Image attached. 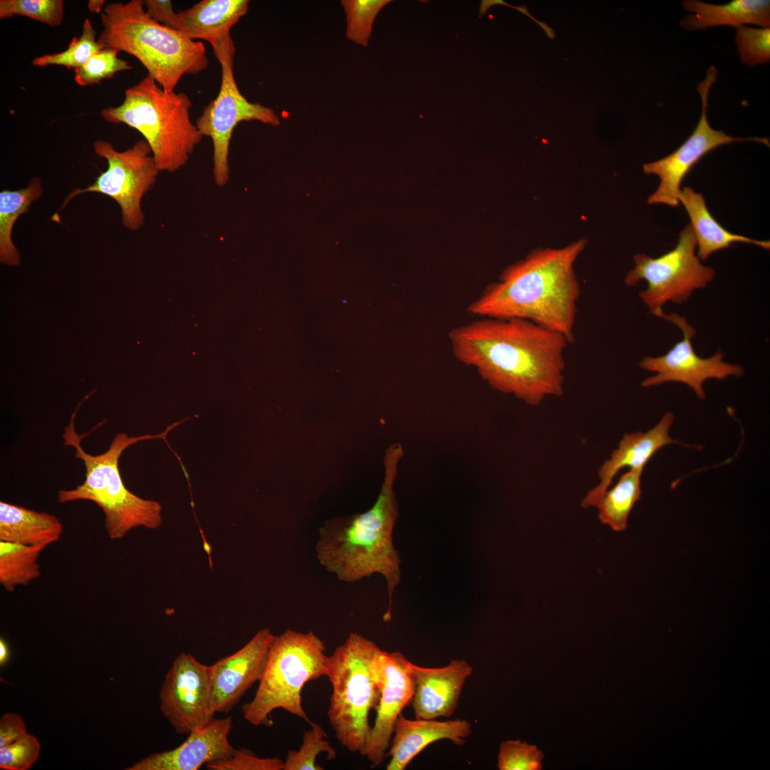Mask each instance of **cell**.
Here are the masks:
<instances>
[{"label":"cell","mask_w":770,"mask_h":770,"mask_svg":"<svg viewBox=\"0 0 770 770\" xmlns=\"http://www.w3.org/2000/svg\"><path fill=\"white\" fill-rule=\"evenodd\" d=\"M312 728L303 734L302 745L297 751L289 750L284 761L283 770H323L316 764L317 756L327 754L328 760L334 759L337 752L327 740V734L319 724L312 722Z\"/></svg>","instance_id":"obj_29"},{"label":"cell","mask_w":770,"mask_h":770,"mask_svg":"<svg viewBox=\"0 0 770 770\" xmlns=\"http://www.w3.org/2000/svg\"><path fill=\"white\" fill-rule=\"evenodd\" d=\"M644 468L629 469L615 485L608 488L595 507L600 521L617 532L627 526L629 515L642 494Z\"/></svg>","instance_id":"obj_26"},{"label":"cell","mask_w":770,"mask_h":770,"mask_svg":"<svg viewBox=\"0 0 770 770\" xmlns=\"http://www.w3.org/2000/svg\"><path fill=\"white\" fill-rule=\"evenodd\" d=\"M543 758L536 746L508 740L500 746L497 766L500 770H539Z\"/></svg>","instance_id":"obj_34"},{"label":"cell","mask_w":770,"mask_h":770,"mask_svg":"<svg viewBox=\"0 0 770 770\" xmlns=\"http://www.w3.org/2000/svg\"><path fill=\"white\" fill-rule=\"evenodd\" d=\"M98 41L136 58L165 91H174L184 75L197 74L209 64L206 48L151 19L144 1L107 4L100 14Z\"/></svg>","instance_id":"obj_5"},{"label":"cell","mask_w":770,"mask_h":770,"mask_svg":"<svg viewBox=\"0 0 770 770\" xmlns=\"http://www.w3.org/2000/svg\"><path fill=\"white\" fill-rule=\"evenodd\" d=\"M583 238L561 248H537L508 267L467 308L480 317L523 319L574 342L580 284L574 265Z\"/></svg>","instance_id":"obj_2"},{"label":"cell","mask_w":770,"mask_h":770,"mask_svg":"<svg viewBox=\"0 0 770 770\" xmlns=\"http://www.w3.org/2000/svg\"><path fill=\"white\" fill-rule=\"evenodd\" d=\"M411 662L401 652L383 650L371 662L381 696L376 707L374 724L360 754L368 759L372 767L384 761L396 722L402 710L411 704L414 692Z\"/></svg>","instance_id":"obj_15"},{"label":"cell","mask_w":770,"mask_h":770,"mask_svg":"<svg viewBox=\"0 0 770 770\" xmlns=\"http://www.w3.org/2000/svg\"><path fill=\"white\" fill-rule=\"evenodd\" d=\"M472 731L471 722L465 719L448 721L398 717L386 757L390 761L387 770H404L430 744L447 739L462 746Z\"/></svg>","instance_id":"obj_20"},{"label":"cell","mask_w":770,"mask_h":770,"mask_svg":"<svg viewBox=\"0 0 770 770\" xmlns=\"http://www.w3.org/2000/svg\"><path fill=\"white\" fill-rule=\"evenodd\" d=\"M685 10L692 11L681 21L682 27L689 30L705 29L714 26L736 27L743 24H756L763 28L770 26V1L732 0L717 5L700 1L682 2Z\"/></svg>","instance_id":"obj_22"},{"label":"cell","mask_w":770,"mask_h":770,"mask_svg":"<svg viewBox=\"0 0 770 770\" xmlns=\"http://www.w3.org/2000/svg\"><path fill=\"white\" fill-rule=\"evenodd\" d=\"M735 41L741 61L748 66L766 63L770 60V28L736 27Z\"/></svg>","instance_id":"obj_33"},{"label":"cell","mask_w":770,"mask_h":770,"mask_svg":"<svg viewBox=\"0 0 770 770\" xmlns=\"http://www.w3.org/2000/svg\"><path fill=\"white\" fill-rule=\"evenodd\" d=\"M389 0H343L346 15V36L352 41L366 46L371 34L374 21Z\"/></svg>","instance_id":"obj_31"},{"label":"cell","mask_w":770,"mask_h":770,"mask_svg":"<svg viewBox=\"0 0 770 770\" xmlns=\"http://www.w3.org/2000/svg\"><path fill=\"white\" fill-rule=\"evenodd\" d=\"M47 546L0 541V584L6 591L26 586L40 576L38 557Z\"/></svg>","instance_id":"obj_27"},{"label":"cell","mask_w":770,"mask_h":770,"mask_svg":"<svg viewBox=\"0 0 770 770\" xmlns=\"http://www.w3.org/2000/svg\"><path fill=\"white\" fill-rule=\"evenodd\" d=\"M381 649L373 641L351 632L328 656L332 693L327 712L337 739L350 752L361 753L369 736L370 710L376 709L381 690L371 662Z\"/></svg>","instance_id":"obj_8"},{"label":"cell","mask_w":770,"mask_h":770,"mask_svg":"<svg viewBox=\"0 0 770 770\" xmlns=\"http://www.w3.org/2000/svg\"><path fill=\"white\" fill-rule=\"evenodd\" d=\"M105 4L104 0H89L88 1V9L92 13L101 14L103 10V5Z\"/></svg>","instance_id":"obj_41"},{"label":"cell","mask_w":770,"mask_h":770,"mask_svg":"<svg viewBox=\"0 0 770 770\" xmlns=\"http://www.w3.org/2000/svg\"><path fill=\"white\" fill-rule=\"evenodd\" d=\"M93 148L98 156L107 160V170L92 185L72 190L58 212L80 194L102 193L119 205L123 225L130 230H138L144 222L142 198L154 185L160 172L150 145L145 140H139L131 148L118 151L111 143L99 140Z\"/></svg>","instance_id":"obj_11"},{"label":"cell","mask_w":770,"mask_h":770,"mask_svg":"<svg viewBox=\"0 0 770 770\" xmlns=\"http://www.w3.org/2000/svg\"><path fill=\"white\" fill-rule=\"evenodd\" d=\"M325 652L324 642L312 631L288 629L274 636L255 695L242 707L244 718L254 726L271 727L272 712L282 709L310 724L302 691L307 682L326 676Z\"/></svg>","instance_id":"obj_7"},{"label":"cell","mask_w":770,"mask_h":770,"mask_svg":"<svg viewBox=\"0 0 770 770\" xmlns=\"http://www.w3.org/2000/svg\"><path fill=\"white\" fill-rule=\"evenodd\" d=\"M414 692L411 702L416 719L450 717L473 667L466 659H453L442 667H424L411 662Z\"/></svg>","instance_id":"obj_19"},{"label":"cell","mask_w":770,"mask_h":770,"mask_svg":"<svg viewBox=\"0 0 770 770\" xmlns=\"http://www.w3.org/2000/svg\"><path fill=\"white\" fill-rule=\"evenodd\" d=\"M231 717L214 719L192 731L175 749L157 752L137 761L127 770H197L204 764L229 756L233 749L228 736Z\"/></svg>","instance_id":"obj_17"},{"label":"cell","mask_w":770,"mask_h":770,"mask_svg":"<svg viewBox=\"0 0 770 770\" xmlns=\"http://www.w3.org/2000/svg\"><path fill=\"white\" fill-rule=\"evenodd\" d=\"M144 9L149 17L172 29L177 12L173 10L171 1L145 0Z\"/></svg>","instance_id":"obj_38"},{"label":"cell","mask_w":770,"mask_h":770,"mask_svg":"<svg viewBox=\"0 0 770 770\" xmlns=\"http://www.w3.org/2000/svg\"><path fill=\"white\" fill-rule=\"evenodd\" d=\"M697 242L689 225L679 235L677 245L658 257L643 253L633 256L635 266L625 283L635 286L645 280L647 287L639 297L650 312L664 319L663 306L668 302H685L694 290L704 288L715 275L714 269L702 264L696 255Z\"/></svg>","instance_id":"obj_9"},{"label":"cell","mask_w":770,"mask_h":770,"mask_svg":"<svg viewBox=\"0 0 770 770\" xmlns=\"http://www.w3.org/2000/svg\"><path fill=\"white\" fill-rule=\"evenodd\" d=\"M499 4L505 5V6H508L509 7H511V8L515 9V10L519 11L520 12L523 13V14L528 16L529 18L533 19V21H534L535 23H537L541 27V29L545 31L547 36L550 39H553V38H554L555 37V34L554 31H553V29L550 27H549V26H548L545 22L538 21L535 18H533L529 14L528 11V9H527V7L525 6H513L512 5H510V4H507V3H505L503 0H483V1H481V6H480L479 16L484 14L488 10V9H490L491 6H492L493 5H499Z\"/></svg>","instance_id":"obj_39"},{"label":"cell","mask_w":770,"mask_h":770,"mask_svg":"<svg viewBox=\"0 0 770 770\" xmlns=\"http://www.w3.org/2000/svg\"><path fill=\"white\" fill-rule=\"evenodd\" d=\"M691 220L697 246V257L706 261L714 252L729 247L735 242H744L769 250V241L758 240L730 232L720 225L709 211L704 196L691 187H684L678 195Z\"/></svg>","instance_id":"obj_23"},{"label":"cell","mask_w":770,"mask_h":770,"mask_svg":"<svg viewBox=\"0 0 770 770\" xmlns=\"http://www.w3.org/2000/svg\"><path fill=\"white\" fill-rule=\"evenodd\" d=\"M91 394L78 404L63 433L64 445L73 446L75 457L83 462L85 480L75 488L60 490L58 502L83 500L96 503L103 512L105 529L111 540L121 539L137 527L157 529L162 524L161 505L155 500L140 498L125 487L118 461L125 448L139 441L155 438L166 441L168 433L182 421L172 424L158 434L129 436L125 433H118L106 452L93 456L86 453L81 444L82 438L88 433L79 435L74 424L79 406Z\"/></svg>","instance_id":"obj_4"},{"label":"cell","mask_w":770,"mask_h":770,"mask_svg":"<svg viewBox=\"0 0 770 770\" xmlns=\"http://www.w3.org/2000/svg\"><path fill=\"white\" fill-rule=\"evenodd\" d=\"M211 665L197 661L189 653L173 660L163 681L160 710L180 734H188L215 718L211 704Z\"/></svg>","instance_id":"obj_14"},{"label":"cell","mask_w":770,"mask_h":770,"mask_svg":"<svg viewBox=\"0 0 770 770\" xmlns=\"http://www.w3.org/2000/svg\"><path fill=\"white\" fill-rule=\"evenodd\" d=\"M43 192L41 178H32L26 188L4 190L0 192V261L9 266H19L21 256L11 240V232L19 217L28 211L31 203Z\"/></svg>","instance_id":"obj_25"},{"label":"cell","mask_w":770,"mask_h":770,"mask_svg":"<svg viewBox=\"0 0 770 770\" xmlns=\"http://www.w3.org/2000/svg\"><path fill=\"white\" fill-rule=\"evenodd\" d=\"M453 354L493 389L529 406L564 392L565 349L558 332L523 319H480L448 333Z\"/></svg>","instance_id":"obj_1"},{"label":"cell","mask_w":770,"mask_h":770,"mask_svg":"<svg viewBox=\"0 0 770 770\" xmlns=\"http://www.w3.org/2000/svg\"><path fill=\"white\" fill-rule=\"evenodd\" d=\"M23 16L51 26L62 24V0H1L0 19Z\"/></svg>","instance_id":"obj_32"},{"label":"cell","mask_w":770,"mask_h":770,"mask_svg":"<svg viewBox=\"0 0 770 770\" xmlns=\"http://www.w3.org/2000/svg\"><path fill=\"white\" fill-rule=\"evenodd\" d=\"M41 745L32 734H27L15 742L0 748V769L27 770L39 757Z\"/></svg>","instance_id":"obj_35"},{"label":"cell","mask_w":770,"mask_h":770,"mask_svg":"<svg viewBox=\"0 0 770 770\" xmlns=\"http://www.w3.org/2000/svg\"><path fill=\"white\" fill-rule=\"evenodd\" d=\"M274 636L260 630L235 653L211 665V704L215 713H227L246 692L261 679Z\"/></svg>","instance_id":"obj_16"},{"label":"cell","mask_w":770,"mask_h":770,"mask_svg":"<svg viewBox=\"0 0 770 770\" xmlns=\"http://www.w3.org/2000/svg\"><path fill=\"white\" fill-rule=\"evenodd\" d=\"M664 319L673 323L683 334V339L666 354L659 356H645L639 363L641 369L655 374L644 379L641 386L649 388L667 382H679L689 386L701 400L706 399L703 389L705 381L723 380L729 376L741 377L744 374L739 364L723 361L724 354L717 351L710 357L702 358L694 350L691 339L696 331L687 319L677 314H666Z\"/></svg>","instance_id":"obj_13"},{"label":"cell","mask_w":770,"mask_h":770,"mask_svg":"<svg viewBox=\"0 0 770 770\" xmlns=\"http://www.w3.org/2000/svg\"><path fill=\"white\" fill-rule=\"evenodd\" d=\"M403 456L400 443L389 446L383 461V482L374 505L364 513L326 520L319 530L315 545L319 563L340 581L355 582L376 573L385 578L389 596L386 619L390 617L392 597L401 580V560L392 535L399 516L394 486Z\"/></svg>","instance_id":"obj_3"},{"label":"cell","mask_w":770,"mask_h":770,"mask_svg":"<svg viewBox=\"0 0 770 770\" xmlns=\"http://www.w3.org/2000/svg\"><path fill=\"white\" fill-rule=\"evenodd\" d=\"M284 761L278 757L262 758L246 749H234L221 759L207 764L210 770H283Z\"/></svg>","instance_id":"obj_36"},{"label":"cell","mask_w":770,"mask_h":770,"mask_svg":"<svg viewBox=\"0 0 770 770\" xmlns=\"http://www.w3.org/2000/svg\"><path fill=\"white\" fill-rule=\"evenodd\" d=\"M674 420V414L668 411L647 431L624 434L617 448L612 451L610 458L600 467V482L587 492L581 501V507H595L620 470L624 468H645L650 459L664 446L674 443L699 449V446H689L670 437L669 430Z\"/></svg>","instance_id":"obj_18"},{"label":"cell","mask_w":770,"mask_h":770,"mask_svg":"<svg viewBox=\"0 0 770 770\" xmlns=\"http://www.w3.org/2000/svg\"><path fill=\"white\" fill-rule=\"evenodd\" d=\"M212 48L221 67L220 87L216 98L203 108L195 123L203 136L212 140L214 181L223 187L229 180V148L236 125L254 120L278 125L280 121L273 109L251 103L240 93L234 76L235 46L232 36Z\"/></svg>","instance_id":"obj_10"},{"label":"cell","mask_w":770,"mask_h":770,"mask_svg":"<svg viewBox=\"0 0 770 770\" xmlns=\"http://www.w3.org/2000/svg\"><path fill=\"white\" fill-rule=\"evenodd\" d=\"M9 647L5 640L2 638L0 639V664L1 666L8 661L9 658Z\"/></svg>","instance_id":"obj_40"},{"label":"cell","mask_w":770,"mask_h":770,"mask_svg":"<svg viewBox=\"0 0 770 770\" xmlns=\"http://www.w3.org/2000/svg\"><path fill=\"white\" fill-rule=\"evenodd\" d=\"M103 47L105 46L96 40V31L90 19H86L83 24L81 34L74 37L65 51L37 56L31 63L34 66H62L76 70Z\"/></svg>","instance_id":"obj_28"},{"label":"cell","mask_w":770,"mask_h":770,"mask_svg":"<svg viewBox=\"0 0 770 770\" xmlns=\"http://www.w3.org/2000/svg\"><path fill=\"white\" fill-rule=\"evenodd\" d=\"M119 51L105 46L93 54L80 68L74 70V80L81 86L98 84L118 72L131 70L125 60L118 58Z\"/></svg>","instance_id":"obj_30"},{"label":"cell","mask_w":770,"mask_h":770,"mask_svg":"<svg viewBox=\"0 0 770 770\" xmlns=\"http://www.w3.org/2000/svg\"><path fill=\"white\" fill-rule=\"evenodd\" d=\"M26 726L21 715L6 713L0 719V748L9 745L27 734Z\"/></svg>","instance_id":"obj_37"},{"label":"cell","mask_w":770,"mask_h":770,"mask_svg":"<svg viewBox=\"0 0 770 770\" xmlns=\"http://www.w3.org/2000/svg\"><path fill=\"white\" fill-rule=\"evenodd\" d=\"M717 75V68L711 66L704 80L698 84L697 89L702 103V114L691 135L669 155L657 161L643 164V172L645 174L657 175L660 180L655 192L648 197V204L678 206V195L684 177L704 155L719 146L746 140L758 141L769 146L768 138H735L710 126L707 116V98Z\"/></svg>","instance_id":"obj_12"},{"label":"cell","mask_w":770,"mask_h":770,"mask_svg":"<svg viewBox=\"0 0 770 770\" xmlns=\"http://www.w3.org/2000/svg\"><path fill=\"white\" fill-rule=\"evenodd\" d=\"M62 533V523L53 515L0 502V541L49 545L57 542Z\"/></svg>","instance_id":"obj_24"},{"label":"cell","mask_w":770,"mask_h":770,"mask_svg":"<svg viewBox=\"0 0 770 770\" xmlns=\"http://www.w3.org/2000/svg\"><path fill=\"white\" fill-rule=\"evenodd\" d=\"M249 4L248 0H202L177 13L172 29L212 46L231 36V29L247 13Z\"/></svg>","instance_id":"obj_21"},{"label":"cell","mask_w":770,"mask_h":770,"mask_svg":"<svg viewBox=\"0 0 770 770\" xmlns=\"http://www.w3.org/2000/svg\"><path fill=\"white\" fill-rule=\"evenodd\" d=\"M192 104L183 92L168 91L149 75L125 91L123 102L101 112L111 123L139 131L159 171L174 173L188 162L203 135L190 118Z\"/></svg>","instance_id":"obj_6"}]
</instances>
